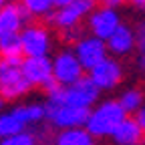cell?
<instances>
[{"label": "cell", "instance_id": "6da1fadb", "mask_svg": "<svg viewBox=\"0 0 145 145\" xmlns=\"http://www.w3.org/2000/svg\"><path fill=\"white\" fill-rule=\"evenodd\" d=\"M44 109H46V121L52 125V129H59V131L85 127L89 113H91L89 109H79V107H71V105L63 103L59 85H52L46 91Z\"/></svg>", "mask_w": 145, "mask_h": 145}, {"label": "cell", "instance_id": "7a4b0ae2", "mask_svg": "<svg viewBox=\"0 0 145 145\" xmlns=\"http://www.w3.org/2000/svg\"><path fill=\"white\" fill-rule=\"evenodd\" d=\"M127 113L123 111V107L119 105V101H103L99 103L95 109H91L89 113V119L85 123V129L89 131L91 137H97V139H103V137H111L115 133V129L125 121Z\"/></svg>", "mask_w": 145, "mask_h": 145}, {"label": "cell", "instance_id": "3957f363", "mask_svg": "<svg viewBox=\"0 0 145 145\" xmlns=\"http://www.w3.org/2000/svg\"><path fill=\"white\" fill-rule=\"evenodd\" d=\"M30 89L22 72V59H0V97L4 101H16Z\"/></svg>", "mask_w": 145, "mask_h": 145}, {"label": "cell", "instance_id": "277c9868", "mask_svg": "<svg viewBox=\"0 0 145 145\" xmlns=\"http://www.w3.org/2000/svg\"><path fill=\"white\" fill-rule=\"evenodd\" d=\"M93 10H95V0H72L71 4L57 8V12H52L48 18L52 26H57L61 32H69V30H77L79 24L85 18H89Z\"/></svg>", "mask_w": 145, "mask_h": 145}, {"label": "cell", "instance_id": "5b68a950", "mask_svg": "<svg viewBox=\"0 0 145 145\" xmlns=\"http://www.w3.org/2000/svg\"><path fill=\"white\" fill-rule=\"evenodd\" d=\"M85 69L79 63L72 48H63L52 57V77L59 87H71L77 81H81L85 75Z\"/></svg>", "mask_w": 145, "mask_h": 145}, {"label": "cell", "instance_id": "8992f818", "mask_svg": "<svg viewBox=\"0 0 145 145\" xmlns=\"http://www.w3.org/2000/svg\"><path fill=\"white\" fill-rule=\"evenodd\" d=\"M20 42L26 57H48L52 50L50 30L42 24H26L20 32Z\"/></svg>", "mask_w": 145, "mask_h": 145}, {"label": "cell", "instance_id": "52a82bcc", "mask_svg": "<svg viewBox=\"0 0 145 145\" xmlns=\"http://www.w3.org/2000/svg\"><path fill=\"white\" fill-rule=\"evenodd\" d=\"M99 95H101V91L89 77H83L81 81H77L71 87H61L63 103H67L71 107H79V109H89V111L99 101Z\"/></svg>", "mask_w": 145, "mask_h": 145}, {"label": "cell", "instance_id": "ba28073f", "mask_svg": "<svg viewBox=\"0 0 145 145\" xmlns=\"http://www.w3.org/2000/svg\"><path fill=\"white\" fill-rule=\"evenodd\" d=\"M22 72L30 87L50 89L54 83L52 77V59L50 57H26L22 59Z\"/></svg>", "mask_w": 145, "mask_h": 145}, {"label": "cell", "instance_id": "9c48e42d", "mask_svg": "<svg viewBox=\"0 0 145 145\" xmlns=\"http://www.w3.org/2000/svg\"><path fill=\"white\" fill-rule=\"evenodd\" d=\"M89 79L97 85L99 91H113V89H117L123 83L125 69H123V65H121L119 59L107 57L101 65H97L93 71H91Z\"/></svg>", "mask_w": 145, "mask_h": 145}, {"label": "cell", "instance_id": "30bf717a", "mask_svg": "<svg viewBox=\"0 0 145 145\" xmlns=\"http://www.w3.org/2000/svg\"><path fill=\"white\" fill-rule=\"evenodd\" d=\"M72 52L77 54L79 63L87 71H93L97 65H101L107 59V54H109L105 40L97 39V36H91V34L81 36V40H77L75 46H72Z\"/></svg>", "mask_w": 145, "mask_h": 145}, {"label": "cell", "instance_id": "8fae6325", "mask_svg": "<svg viewBox=\"0 0 145 145\" xmlns=\"http://www.w3.org/2000/svg\"><path fill=\"white\" fill-rule=\"evenodd\" d=\"M121 16L115 8H107V6H99L91 12V16L87 18V26L91 36H97L101 40H107L119 26H121Z\"/></svg>", "mask_w": 145, "mask_h": 145}, {"label": "cell", "instance_id": "7c38bea8", "mask_svg": "<svg viewBox=\"0 0 145 145\" xmlns=\"http://www.w3.org/2000/svg\"><path fill=\"white\" fill-rule=\"evenodd\" d=\"M28 14L18 2H8L2 10H0V39L12 34H20L22 28L26 26Z\"/></svg>", "mask_w": 145, "mask_h": 145}, {"label": "cell", "instance_id": "4fadbf2b", "mask_svg": "<svg viewBox=\"0 0 145 145\" xmlns=\"http://www.w3.org/2000/svg\"><path fill=\"white\" fill-rule=\"evenodd\" d=\"M107 44V50L113 54V57H127L131 54L133 48L137 46L135 44V28H131L129 24H121L109 39L105 40Z\"/></svg>", "mask_w": 145, "mask_h": 145}, {"label": "cell", "instance_id": "5bb4252c", "mask_svg": "<svg viewBox=\"0 0 145 145\" xmlns=\"http://www.w3.org/2000/svg\"><path fill=\"white\" fill-rule=\"evenodd\" d=\"M111 139L115 145H145V131L137 119L125 117V121L115 129Z\"/></svg>", "mask_w": 145, "mask_h": 145}, {"label": "cell", "instance_id": "9a60e30c", "mask_svg": "<svg viewBox=\"0 0 145 145\" xmlns=\"http://www.w3.org/2000/svg\"><path fill=\"white\" fill-rule=\"evenodd\" d=\"M12 111L18 115V119L26 125V129L32 127V125H40L46 119L44 103H22V105L12 107Z\"/></svg>", "mask_w": 145, "mask_h": 145}, {"label": "cell", "instance_id": "2e32d148", "mask_svg": "<svg viewBox=\"0 0 145 145\" xmlns=\"http://www.w3.org/2000/svg\"><path fill=\"white\" fill-rule=\"evenodd\" d=\"M50 145H95V139L89 135L87 129L79 127V129L59 131L57 135H54Z\"/></svg>", "mask_w": 145, "mask_h": 145}, {"label": "cell", "instance_id": "e0dca14e", "mask_svg": "<svg viewBox=\"0 0 145 145\" xmlns=\"http://www.w3.org/2000/svg\"><path fill=\"white\" fill-rule=\"evenodd\" d=\"M119 105L123 107V111L127 115H131V113H139L141 109H143V101H145V91L139 89V87H129V89H125L123 93L119 95Z\"/></svg>", "mask_w": 145, "mask_h": 145}, {"label": "cell", "instance_id": "ac0fdd59", "mask_svg": "<svg viewBox=\"0 0 145 145\" xmlns=\"http://www.w3.org/2000/svg\"><path fill=\"white\" fill-rule=\"evenodd\" d=\"M22 131H26V125L18 119V115L12 109L0 113V141L6 139V137H12L16 133H22Z\"/></svg>", "mask_w": 145, "mask_h": 145}, {"label": "cell", "instance_id": "d6986e66", "mask_svg": "<svg viewBox=\"0 0 145 145\" xmlns=\"http://www.w3.org/2000/svg\"><path fill=\"white\" fill-rule=\"evenodd\" d=\"M20 6L28 14V18H48L52 14V0H20Z\"/></svg>", "mask_w": 145, "mask_h": 145}, {"label": "cell", "instance_id": "ffe728a7", "mask_svg": "<svg viewBox=\"0 0 145 145\" xmlns=\"http://www.w3.org/2000/svg\"><path fill=\"white\" fill-rule=\"evenodd\" d=\"M20 54H22L20 34L0 39V59H20Z\"/></svg>", "mask_w": 145, "mask_h": 145}, {"label": "cell", "instance_id": "44dd1931", "mask_svg": "<svg viewBox=\"0 0 145 145\" xmlns=\"http://www.w3.org/2000/svg\"><path fill=\"white\" fill-rule=\"evenodd\" d=\"M0 145H40V139L34 131H22V133H16L12 137H6L0 141Z\"/></svg>", "mask_w": 145, "mask_h": 145}, {"label": "cell", "instance_id": "7402d4cb", "mask_svg": "<svg viewBox=\"0 0 145 145\" xmlns=\"http://www.w3.org/2000/svg\"><path fill=\"white\" fill-rule=\"evenodd\" d=\"M135 44L145 54V20H141L137 24V28H135Z\"/></svg>", "mask_w": 145, "mask_h": 145}, {"label": "cell", "instance_id": "603a6c76", "mask_svg": "<svg viewBox=\"0 0 145 145\" xmlns=\"http://www.w3.org/2000/svg\"><path fill=\"white\" fill-rule=\"evenodd\" d=\"M123 2H125V0H101L103 6H107V8H115V10H117Z\"/></svg>", "mask_w": 145, "mask_h": 145}, {"label": "cell", "instance_id": "cb8c5ba5", "mask_svg": "<svg viewBox=\"0 0 145 145\" xmlns=\"http://www.w3.org/2000/svg\"><path fill=\"white\" fill-rule=\"evenodd\" d=\"M137 121H139V125L143 127V131H145V107H143L141 111L137 113Z\"/></svg>", "mask_w": 145, "mask_h": 145}, {"label": "cell", "instance_id": "d4e9b609", "mask_svg": "<svg viewBox=\"0 0 145 145\" xmlns=\"http://www.w3.org/2000/svg\"><path fill=\"white\" fill-rule=\"evenodd\" d=\"M72 0H52V4H54V8H63V6H67V4H71Z\"/></svg>", "mask_w": 145, "mask_h": 145}, {"label": "cell", "instance_id": "484cf974", "mask_svg": "<svg viewBox=\"0 0 145 145\" xmlns=\"http://www.w3.org/2000/svg\"><path fill=\"white\" fill-rule=\"evenodd\" d=\"M129 2H131L135 8H139V10H145V0H129Z\"/></svg>", "mask_w": 145, "mask_h": 145}, {"label": "cell", "instance_id": "4316f807", "mask_svg": "<svg viewBox=\"0 0 145 145\" xmlns=\"http://www.w3.org/2000/svg\"><path fill=\"white\" fill-rule=\"evenodd\" d=\"M2 111H4V99L0 97V113H2Z\"/></svg>", "mask_w": 145, "mask_h": 145}, {"label": "cell", "instance_id": "83f0119b", "mask_svg": "<svg viewBox=\"0 0 145 145\" xmlns=\"http://www.w3.org/2000/svg\"><path fill=\"white\" fill-rule=\"evenodd\" d=\"M6 4H8V2H6V0H0V10H2V8H4Z\"/></svg>", "mask_w": 145, "mask_h": 145}, {"label": "cell", "instance_id": "f1b7e54d", "mask_svg": "<svg viewBox=\"0 0 145 145\" xmlns=\"http://www.w3.org/2000/svg\"><path fill=\"white\" fill-rule=\"evenodd\" d=\"M141 67L145 69V54H143V57H141Z\"/></svg>", "mask_w": 145, "mask_h": 145}, {"label": "cell", "instance_id": "f546056e", "mask_svg": "<svg viewBox=\"0 0 145 145\" xmlns=\"http://www.w3.org/2000/svg\"><path fill=\"white\" fill-rule=\"evenodd\" d=\"M6 2H20V0H6Z\"/></svg>", "mask_w": 145, "mask_h": 145}, {"label": "cell", "instance_id": "4dcf8cb0", "mask_svg": "<svg viewBox=\"0 0 145 145\" xmlns=\"http://www.w3.org/2000/svg\"><path fill=\"white\" fill-rule=\"evenodd\" d=\"M95 2H97V0H95ZM99 2H101V0H99Z\"/></svg>", "mask_w": 145, "mask_h": 145}]
</instances>
